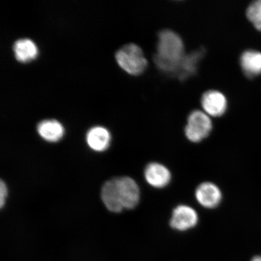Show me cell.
Returning <instances> with one entry per match:
<instances>
[{
  "label": "cell",
  "instance_id": "cell-5",
  "mask_svg": "<svg viewBox=\"0 0 261 261\" xmlns=\"http://www.w3.org/2000/svg\"><path fill=\"white\" fill-rule=\"evenodd\" d=\"M120 199L124 208L132 210L139 203L140 192L139 186L132 178H116Z\"/></svg>",
  "mask_w": 261,
  "mask_h": 261
},
{
  "label": "cell",
  "instance_id": "cell-14",
  "mask_svg": "<svg viewBox=\"0 0 261 261\" xmlns=\"http://www.w3.org/2000/svg\"><path fill=\"white\" fill-rule=\"evenodd\" d=\"M37 132L41 138L49 142H56L63 138L64 128L56 120H42L37 126Z\"/></svg>",
  "mask_w": 261,
  "mask_h": 261
},
{
  "label": "cell",
  "instance_id": "cell-1",
  "mask_svg": "<svg viewBox=\"0 0 261 261\" xmlns=\"http://www.w3.org/2000/svg\"><path fill=\"white\" fill-rule=\"evenodd\" d=\"M185 55L184 42L177 33L168 29L159 33L154 61L160 70L174 76Z\"/></svg>",
  "mask_w": 261,
  "mask_h": 261
},
{
  "label": "cell",
  "instance_id": "cell-16",
  "mask_svg": "<svg viewBox=\"0 0 261 261\" xmlns=\"http://www.w3.org/2000/svg\"><path fill=\"white\" fill-rule=\"evenodd\" d=\"M8 187L5 182L3 180L0 182V206L2 208L6 203V198L8 197Z\"/></svg>",
  "mask_w": 261,
  "mask_h": 261
},
{
  "label": "cell",
  "instance_id": "cell-12",
  "mask_svg": "<svg viewBox=\"0 0 261 261\" xmlns=\"http://www.w3.org/2000/svg\"><path fill=\"white\" fill-rule=\"evenodd\" d=\"M111 135L109 130L102 126H94L87 133V142L91 149L101 152L110 146Z\"/></svg>",
  "mask_w": 261,
  "mask_h": 261
},
{
  "label": "cell",
  "instance_id": "cell-8",
  "mask_svg": "<svg viewBox=\"0 0 261 261\" xmlns=\"http://www.w3.org/2000/svg\"><path fill=\"white\" fill-rule=\"evenodd\" d=\"M145 178L152 187L161 189L166 187L171 180V173L165 166L156 162L149 163L145 169Z\"/></svg>",
  "mask_w": 261,
  "mask_h": 261
},
{
  "label": "cell",
  "instance_id": "cell-4",
  "mask_svg": "<svg viewBox=\"0 0 261 261\" xmlns=\"http://www.w3.org/2000/svg\"><path fill=\"white\" fill-rule=\"evenodd\" d=\"M198 222V215L194 208L188 205H179L172 212L170 226L178 231H186L194 227Z\"/></svg>",
  "mask_w": 261,
  "mask_h": 261
},
{
  "label": "cell",
  "instance_id": "cell-2",
  "mask_svg": "<svg viewBox=\"0 0 261 261\" xmlns=\"http://www.w3.org/2000/svg\"><path fill=\"white\" fill-rule=\"evenodd\" d=\"M116 60L124 71L133 76L141 74L148 66V61L142 48L133 43L120 48L116 52Z\"/></svg>",
  "mask_w": 261,
  "mask_h": 261
},
{
  "label": "cell",
  "instance_id": "cell-15",
  "mask_svg": "<svg viewBox=\"0 0 261 261\" xmlns=\"http://www.w3.org/2000/svg\"><path fill=\"white\" fill-rule=\"evenodd\" d=\"M247 16L254 27L261 31V0L251 3L247 9Z\"/></svg>",
  "mask_w": 261,
  "mask_h": 261
},
{
  "label": "cell",
  "instance_id": "cell-13",
  "mask_svg": "<svg viewBox=\"0 0 261 261\" xmlns=\"http://www.w3.org/2000/svg\"><path fill=\"white\" fill-rule=\"evenodd\" d=\"M16 60L22 63H28L34 61L38 55V48L35 42L30 39H20L14 45Z\"/></svg>",
  "mask_w": 261,
  "mask_h": 261
},
{
  "label": "cell",
  "instance_id": "cell-9",
  "mask_svg": "<svg viewBox=\"0 0 261 261\" xmlns=\"http://www.w3.org/2000/svg\"><path fill=\"white\" fill-rule=\"evenodd\" d=\"M101 196L104 204L110 211L119 213L124 210L116 178L110 179L103 185Z\"/></svg>",
  "mask_w": 261,
  "mask_h": 261
},
{
  "label": "cell",
  "instance_id": "cell-10",
  "mask_svg": "<svg viewBox=\"0 0 261 261\" xmlns=\"http://www.w3.org/2000/svg\"><path fill=\"white\" fill-rule=\"evenodd\" d=\"M204 54V49L201 48L185 55L178 65L174 76L177 77L179 80H185L197 73L199 62Z\"/></svg>",
  "mask_w": 261,
  "mask_h": 261
},
{
  "label": "cell",
  "instance_id": "cell-7",
  "mask_svg": "<svg viewBox=\"0 0 261 261\" xmlns=\"http://www.w3.org/2000/svg\"><path fill=\"white\" fill-rule=\"evenodd\" d=\"M196 200L201 206L206 208H214L220 204L222 193L216 185L211 182H204L196 189Z\"/></svg>",
  "mask_w": 261,
  "mask_h": 261
},
{
  "label": "cell",
  "instance_id": "cell-6",
  "mask_svg": "<svg viewBox=\"0 0 261 261\" xmlns=\"http://www.w3.org/2000/svg\"><path fill=\"white\" fill-rule=\"evenodd\" d=\"M201 103L205 113L212 117H220L226 112L228 102L223 93L218 90L205 91L201 97Z\"/></svg>",
  "mask_w": 261,
  "mask_h": 261
},
{
  "label": "cell",
  "instance_id": "cell-17",
  "mask_svg": "<svg viewBox=\"0 0 261 261\" xmlns=\"http://www.w3.org/2000/svg\"><path fill=\"white\" fill-rule=\"evenodd\" d=\"M251 261H261V255L253 257Z\"/></svg>",
  "mask_w": 261,
  "mask_h": 261
},
{
  "label": "cell",
  "instance_id": "cell-11",
  "mask_svg": "<svg viewBox=\"0 0 261 261\" xmlns=\"http://www.w3.org/2000/svg\"><path fill=\"white\" fill-rule=\"evenodd\" d=\"M240 63L247 77L252 78L261 74V52L255 50L244 51L241 55Z\"/></svg>",
  "mask_w": 261,
  "mask_h": 261
},
{
  "label": "cell",
  "instance_id": "cell-3",
  "mask_svg": "<svg viewBox=\"0 0 261 261\" xmlns=\"http://www.w3.org/2000/svg\"><path fill=\"white\" fill-rule=\"evenodd\" d=\"M212 128L213 124L210 116L201 111L195 110L188 116L185 133L189 141L198 143L210 135Z\"/></svg>",
  "mask_w": 261,
  "mask_h": 261
}]
</instances>
